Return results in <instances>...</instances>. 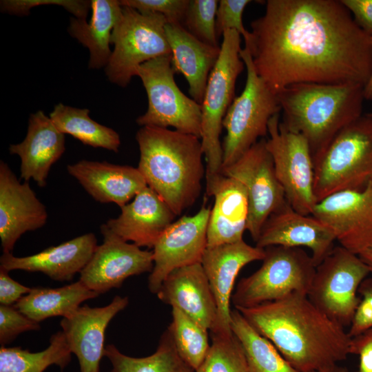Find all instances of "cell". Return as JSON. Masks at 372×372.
<instances>
[{"mask_svg": "<svg viewBox=\"0 0 372 372\" xmlns=\"http://www.w3.org/2000/svg\"><path fill=\"white\" fill-rule=\"evenodd\" d=\"M245 45L276 94L297 83H356L372 73V36L341 0H267Z\"/></svg>", "mask_w": 372, "mask_h": 372, "instance_id": "1", "label": "cell"}, {"mask_svg": "<svg viewBox=\"0 0 372 372\" xmlns=\"http://www.w3.org/2000/svg\"><path fill=\"white\" fill-rule=\"evenodd\" d=\"M236 309L300 372L335 367L350 354L348 331L307 295Z\"/></svg>", "mask_w": 372, "mask_h": 372, "instance_id": "2", "label": "cell"}, {"mask_svg": "<svg viewBox=\"0 0 372 372\" xmlns=\"http://www.w3.org/2000/svg\"><path fill=\"white\" fill-rule=\"evenodd\" d=\"M136 140L140 152L137 168L147 186L180 215L200 196L205 177L200 138L175 130L143 126Z\"/></svg>", "mask_w": 372, "mask_h": 372, "instance_id": "3", "label": "cell"}, {"mask_svg": "<svg viewBox=\"0 0 372 372\" xmlns=\"http://www.w3.org/2000/svg\"><path fill=\"white\" fill-rule=\"evenodd\" d=\"M364 86L356 83L290 85L276 94L282 123L307 140L313 158L362 114Z\"/></svg>", "mask_w": 372, "mask_h": 372, "instance_id": "4", "label": "cell"}, {"mask_svg": "<svg viewBox=\"0 0 372 372\" xmlns=\"http://www.w3.org/2000/svg\"><path fill=\"white\" fill-rule=\"evenodd\" d=\"M219 58L211 70L201 106V134L206 162V194L211 196L223 177V149L220 136L223 121L234 99L236 83L245 63L240 56V35L233 30L223 34Z\"/></svg>", "mask_w": 372, "mask_h": 372, "instance_id": "5", "label": "cell"}, {"mask_svg": "<svg viewBox=\"0 0 372 372\" xmlns=\"http://www.w3.org/2000/svg\"><path fill=\"white\" fill-rule=\"evenodd\" d=\"M313 192L318 202L342 191H362L372 183V116L342 130L313 158Z\"/></svg>", "mask_w": 372, "mask_h": 372, "instance_id": "6", "label": "cell"}, {"mask_svg": "<svg viewBox=\"0 0 372 372\" xmlns=\"http://www.w3.org/2000/svg\"><path fill=\"white\" fill-rule=\"evenodd\" d=\"M260 267L237 285L231 302L235 309L249 308L293 293L308 296L316 266L302 248L270 246Z\"/></svg>", "mask_w": 372, "mask_h": 372, "instance_id": "7", "label": "cell"}, {"mask_svg": "<svg viewBox=\"0 0 372 372\" xmlns=\"http://www.w3.org/2000/svg\"><path fill=\"white\" fill-rule=\"evenodd\" d=\"M240 56L247 79L242 93L234 98L223 121L226 130L222 143L223 169L236 161L259 138L268 135L270 119L281 112L276 94L256 73L249 50L241 49Z\"/></svg>", "mask_w": 372, "mask_h": 372, "instance_id": "8", "label": "cell"}, {"mask_svg": "<svg viewBox=\"0 0 372 372\" xmlns=\"http://www.w3.org/2000/svg\"><path fill=\"white\" fill-rule=\"evenodd\" d=\"M167 23V19L161 14L141 12L122 6L111 35L114 49L105 68L110 82L125 87L136 76L141 65L172 54L165 34Z\"/></svg>", "mask_w": 372, "mask_h": 372, "instance_id": "9", "label": "cell"}, {"mask_svg": "<svg viewBox=\"0 0 372 372\" xmlns=\"http://www.w3.org/2000/svg\"><path fill=\"white\" fill-rule=\"evenodd\" d=\"M172 67V54L156 57L141 65L137 74L145 87L148 106L138 116V125L172 127L200 138L201 106L178 87Z\"/></svg>", "mask_w": 372, "mask_h": 372, "instance_id": "10", "label": "cell"}, {"mask_svg": "<svg viewBox=\"0 0 372 372\" xmlns=\"http://www.w3.org/2000/svg\"><path fill=\"white\" fill-rule=\"evenodd\" d=\"M371 273L358 255L334 247L316 267L308 298L332 320L350 327L360 301L357 292Z\"/></svg>", "mask_w": 372, "mask_h": 372, "instance_id": "11", "label": "cell"}, {"mask_svg": "<svg viewBox=\"0 0 372 372\" xmlns=\"http://www.w3.org/2000/svg\"><path fill=\"white\" fill-rule=\"evenodd\" d=\"M268 135L266 147L287 203L298 213L311 215L318 201L313 192V160L307 140L286 128L280 114L270 119Z\"/></svg>", "mask_w": 372, "mask_h": 372, "instance_id": "12", "label": "cell"}, {"mask_svg": "<svg viewBox=\"0 0 372 372\" xmlns=\"http://www.w3.org/2000/svg\"><path fill=\"white\" fill-rule=\"evenodd\" d=\"M222 172L245 188L249 200L247 230L256 242L267 218L287 203L266 147V139L261 138Z\"/></svg>", "mask_w": 372, "mask_h": 372, "instance_id": "13", "label": "cell"}, {"mask_svg": "<svg viewBox=\"0 0 372 372\" xmlns=\"http://www.w3.org/2000/svg\"><path fill=\"white\" fill-rule=\"evenodd\" d=\"M211 207L203 205L193 216L174 222L153 247L154 267L148 288L156 294L165 278L176 269L201 262L207 247V226Z\"/></svg>", "mask_w": 372, "mask_h": 372, "instance_id": "14", "label": "cell"}, {"mask_svg": "<svg viewBox=\"0 0 372 372\" xmlns=\"http://www.w3.org/2000/svg\"><path fill=\"white\" fill-rule=\"evenodd\" d=\"M101 232L103 243L80 273L79 280L88 289L101 294L121 287L129 277L152 271V251L124 240L106 224L101 226Z\"/></svg>", "mask_w": 372, "mask_h": 372, "instance_id": "15", "label": "cell"}, {"mask_svg": "<svg viewBox=\"0 0 372 372\" xmlns=\"http://www.w3.org/2000/svg\"><path fill=\"white\" fill-rule=\"evenodd\" d=\"M311 215L331 229L340 246L360 255L372 247V183L362 191L327 196L317 203Z\"/></svg>", "mask_w": 372, "mask_h": 372, "instance_id": "16", "label": "cell"}, {"mask_svg": "<svg viewBox=\"0 0 372 372\" xmlns=\"http://www.w3.org/2000/svg\"><path fill=\"white\" fill-rule=\"evenodd\" d=\"M336 238L327 225L313 215H304L287 203L264 223L256 246L307 247L317 267L333 250Z\"/></svg>", "mask_w": 372, "mask_h": 372, "instance_id": "17", "label": "cell"}, {"mask_svg": "<svg viewBox=\"0 0 372 372\" xmlns=\"http://www.w3.org/2000/svg\"><path fill=\"white\" fill-rule=\"evenodd\" d=\"M265 249L251 246L244 240L231 244L207 247L201 260L217 307V322L211 333L233 334L230 303L236 278L249 263L262 260Z\"/></svg>", "mask_w": 372, "mask_h": 372, "instance_id": "18", "label": "cell"}, {"mask_svg": "<svg viewBox=\"0 0 372 372\" xmlns=\"http://www.w3.org/2000/svg\"><path fill=\"white\" fill-rule=\"evenodd\" d=\"M128 304L127 296H116L105 307L84 304L61 320L68 347L78 359L80 372H99L105 352V330L113 318Z\"/></svg>", "mask_w": 372, "mask_h": 372, "instance_id": "19", "label": "cell"}, {"mask_svg": "<svg viewBox=\"0 0 372 372\" xmlns=\"http://www.w3.org/2000/svg\"><path fill=\"white\" fill-rule=\"evenodd\" d=\"M45 205L28 182L21 183L10 167L0 162V238L3 253H11L22 234L42 227Z\"/></svg>", "mask_w": 372, "mask_h": 372, "instance_id": "20", "label": "cell"}, {"mask_svg": "<svg viewBox=\"0 0 372 372\" xmlns=\"http://www.w3.org/2000/svg\"><path fill=\"white\" fill-rule=\"evenodd\" d=\"M121 209L120 215L108 220L106 225L122 239L139 247L153 248L176 216L169 205L148 186Z\"/></svg>", "mask_w": 372, "mask_h": 372, "instance_id": "21", "label": "cell"}, {"mask_svg": "<svg viewBox=\"0 0 372 372\" xmlns=\"http://www.w3.org/2000/svg\"><path fill=\"white\" fill-rule=\"evenodd\" d=\"M156 295L161 302L180 309L209 331L214 329L216 303L201 262L172 271Z\"/></svg>", "mask_w": 372, "mask_h": 372, "instance_id": "22", "label": "cell"}, {"mask_svg": "<svg viewBox=\"0 0 372 372\" xmlns=\"http://www.w3.org/2000/svg\"><path fill=\"white\" fill-rule=\"evenodd\" d=\"M96 247L95 235L88 233L28 256L3 253L0 267L8 271L41 272L55 281H71L86 266Z\"/></svg>", "mask_w": 372, "mask_h": 372, "instance_id": "23", "label": "cell"}, {"mask_svg": "<svg viewBox=\"0 0 372 372\" xmlns=\"http://www.w3.org/2000/svg\"><path fill=\"white\" fill-rule=\"evenodd\" d=\"M67 170L95 200L120 207L147 186L139 169L129 165L82 160Z\"/></svg>", "mask_w": 372, "mask_h": 372, "instance_id": "24", "label": "cell"}, {"mask_svg": "<svg viewBox=\"0 0 372 372\" xmlns=\"http://www.w3.org/2000/svg\"><path fill=\"white\" fill-rule=\"evenodd\" d=\"M65 149V134L39 110L30 114L24 140L10 145L9 152L20 157L21 178L25 182L32 179L39 187H44L52 165Z\"/></svg>", "mask_w": 372, "mask_h": 372, "instance_id": "25", "label": "cell"}, {"mask_svg": "<svg viewBox=\"0 0 372 372\" xmlns=\"http://www.w3.org/2000/svg\"><path fill=\"white\" fill-rule=\"evenodd\" d=\"M165 29L172 69L175 74L184 76L191 98L200 105L209 74L219 58L220 46L202 42L180 23H167Z\"/></svg>", "mask_w": 372, "mask_h": 372, "instance_id": "26", "label": "cell"}, {"mask_svg": "<svg viewBox=\"0 0 372 372\" xmlns=\"http://www.w3.org/2000/svg\"><path fill=\"white\" fill-rule=\"evenodd\" d=\"M207 226V247L243 240L249 218V200L244 186L234 178L223 176L215 185Z\"/></svg>", "mask_w": 372, "mask_h": 372, "instance_id": "27", "label": "cell"}, {"mask_svg": "<svg viewBox=\"0 0 372 372\" xmlns=\"http://www.w3.org/2000/svg\"><path fill=\"white\" fill-rule=\"evenodd\" d=\"M91 10L89 22L72 17L68 30L88 49L89 68L99 70L106 67L111 56V35L121 16L122 6L117 0H92Z\"/></svg>", "mask_w": 372, "mask_h": 372, "instance_id": "28", "label": "cell"}, {"mask_svg": "<svg viewBox=\"0 0 372 372\" xmlns=\"http://www.w3.org/2000/svg\"><path fill=\"white\" fill-rule=\"evenodd\" d=\"M99 295L78 280L59 288L32 287L14 307L28 318L39 323L51 317H68L83 302Z\"/></svg>", "mask_w": 372, "mask_h": 372, "instance_id": "29", "label": "cell"}, {"mask_svg": "<svg viewBox=\"0 0 372 372\" xmlns=\"http://www.w3.org/2000/svg\"><path fill=\"white\" fill-rule=\"evenodd\" d=\"M231 328L243 347L249 372H300L236 309L231 310Z\"/></svg>", "mask_w": 372, "mask_h": 372, "instance_id": "30", "label": "cell"}, {"mask_svg": "<svg viewBox=\"0 0 372 372\" xmlns=\"http://www.w3.org/2000/svg\"><path fill=\"white\" fill-rule=\"evenodd\" d=\"M87 108L56 105L50 118L63 134H68L84 145L118 152L121 145L119 134L113 129L101 125L89 116Z\"/></svg>", "mask_w": 372, "mask_h": 372, "instance_id": "31", "label": "cell"}, {"mask_svg": "<svg viewBox=\"0 0 372 372\" xmlns=\"http://www.w3.org/2000/svg\"><path fill=\"white\" fill-rule=\"evenodd\" d=\"M104 356L110 360L114 372H195L178 354L168 328L150 355L129 356L114 344H108L105 347Z\"/></svg>", "mask_w": 372, "mask_h": 372, "instance_id": "32", "label": "cell"}, {"mask_svg": "<svg viewBox=\"0 0 372 372\" xmlns=\"http://www.w3.org/2000/svg\"><path fill=\"white\" fill-rule=\"evenodd\" d=\"M71 353L62 331L52 335L50 345L39 352L1 346L0 372H43L51 365L63 370L70 362Z\"/></svg>", "mask_w": 372, "mask_h": 372, "instance_id": "33", "label": "cell"}, {"mask_svg": "<svg viewBox=\"0 0 372 372\" xmlns=\"http://www.w3.org/2000/svg\"><path fill=\"white\" fill-rule=\"evenodd\" d=\"M168 329L181 358L194 371L202 364L210 348L208 329L176 307Z\"/></svg>", "mask_w": 372, "mask_h": 372, "instance_id": "34", "label": "cell"}, {"mask_svg": "<svg viewBox=\"0 0 372 372\" xmlns=\"http://www.w3.org/2000/svg\"><path fill=\"white\" fill-rule=\"evenodd\" d=\"M211 344L195 372H249L243 347L233 333H211Z\"/></svg>", "mask_w": 372, "mask_h": 372, "instance_id": "35", "label": "cell"}, {"mask_svg": "<svg viewBox=\"0 0 372 372\" xmlns=\"http://www.w3.org/2000/svg\"><path fill=\"white\" fill-rule=\"evenodd\" d=\"M218 0H189L183 22L194 37L208 45L218 47L216 30Z\"/></svg>", "mask_w": 372, "mask_h": 372, "instance_id": "36", "label": "cell"}, {"mask_svg": "<svg viewBox=\"0 0 372 372\" xmlns=\"http://www.w3.org/2000/svg\"><path fill=\"white\" fill-rule=\"evenodd\" d=\"M250 0H220L216 12V30L218 38L227 30H233L243 37L245 45L251 37L242 23V14Z\"/></svg>", "mask_w": 372, "mask_h": 372, "instance_id": "37", "label": "cell"}, {"mask_svg": "<svg viewBox=\"0 0 372 372\" xmlns=\"http://www.w3.org/2000/svg\"><path fill=\"white\" fill-rule=\"evenodd\" d=\"M42 5H56L63 7L74 17L85 19L91 1L82 0H3L0 3L1 12L17 16L28 15L30 10Z\"/></svg>", "mask_w": 372, "mask_h": 372, "instance_id": "38", "label": "cell"}, {"mask_svg": "<svg viewBox=\"0 0 372 372\" xmlns=\"http://www.w3.org/2000/svg\"><path fill=\"white\" fill-rule=\"evenodd\" d=\"M189 0H120L121 6L163 15L167 23L183 24Z\"/></svg>", "mask_w": 372, "mask_h": 372, "instance_id": "39", "label": "cell"}, {"mask_svg": "<svg viewBox=\"0 0 372 372\" xmlns=\"http://www.w3.org/2000/svg\"><path fill=\"white\" fill-rule=\"evenodd\" d=\"M41 329L37 322L14 306L0 305V344L5 346L13 341L20 333Z\"/></svg>", "mask_w": 372, "mask_h": 372, "instance_id": "40", "label": "cell"}, {"mask_svg": "<svg viewBox=\"0 0 372 372\" xmlns=\"http://www.w3.org/2000/svg\"><path fill=\"white\" fill-rule=\"evenodd\" d=\"M358 291L362 298L348 331L351 338L372 328V278H366L360 285Z\"/></svg>", "mask_w": 372, "mask_h": 372, "instance_id": "41", "label": "cell"}, {"mask_svg": "<svg viewBox=\"0 0 372 372\" xmlns=\"http://www.w3.org/2000/svg\"><path fill=\"white\" fill-rule=\"evenodd\" d=\"M8 271L0 267V304L14 306L23 296L32 289L13 280Z\"/></svg>", "mask_w": 372, "mask_h": 372, "instance_id": "42", "label": "cell"}, {"mask_svg": "<svg viewBox=\"0 0 372 372\" xmlns=\"http://www.w3.org/2000/svg\"><path fill=\"white\" fill-rule=\"evenodd\" d=\"M351 353L359 355L356 372H372V328L351 338Z\"/></svg>", "mask_w": 372, "mask_h": 372, "instance_id": "43", "label": "cell"}, {"mask_svg": "<svg viewBox=\"0 0 372 372\" xmlns=\"http://www.w3.org/2000/svg\"><path fill=\"white\" fill-rule=\"evenodd\" d=\"M356 23L372 36V0H341Z\"/></svg>", "mask_w": 372, "mask_h": 372, "instance_id": "44", "label": "cell"}, {"mask_svg": "<svg viewBox=\"0 0 372 372\" xmlns=\"http://www.w3.org/2000/svg\"><path fill=\"white\" fill-rule=\"evenodd\" d=\"M362 260L368 266L372 273V247L367 249L360 255H358Z\"/></svg>", "mask_w": 372, "mask_h": 372, "instance_id": "45", "label": "cell"}, {"mask_svg": "<svg viewBox=\"0 0 372 372\" xmlns=\"http://www.w3.org/2000/svg\"><path fill=\"white\" fill-rule=\"evenodd\" d=\"M364 98L366 100H372V73L364 87Z\"/></svg>", "mask_w": 372, "mask_h": 372, "instance_id": "46", "label": "cell"}, {"mask_svg": "<svg viewBox=\"0 0 372 372\" xmlns=\"http://www.w3.org/2000/svg\"><path fill=\"white\" fill-rule=\"evenodd\" d=\"M335 367L326 368V369H324L318 370V371H311V372H334Z\"/></svg>", "mask_w": 372, "mask_h": 372, "instance_id": "47", "label": "cell"}, {"mask_svg": "<svg viewBox=\"0 0 372 372\" xmlns=\"http://www.w3.org/2000/svg\"><path fill=\"white\" fill-rule=\"evenodd\" d=\"M334 372H348V370L345 367L336 366L335 367Z\"/></svg>", "mask_w": 372, "mask_h": 372, "instance_id": "48", "label": "cell"}, {"mask_svg": "<svg viewBox=\"0 0 372 372\" xmlns=\"http://www.w3.org/2000/svg\"><path fill=\"white\" fill-rule=\"evenodd\" d=\"M371 116H372V113H369Z\"/></svg>", "mask_w": 372, "mask_h": 372, "instance_id": "49", "label": "cell"}, {"mask_svg": "<svg viewBox=\"0 0 372 372\" xmlns=\"http://www.w3.org/2000/svg\"><path fill=\"white\" fill-rule=\"evenodd\" d=\"M110 372H114L112 370Z\"/></svg>", "mask_w": 372, "mask_h": 372, "instance_id": "50", "label": "cell"}]
</instances>
